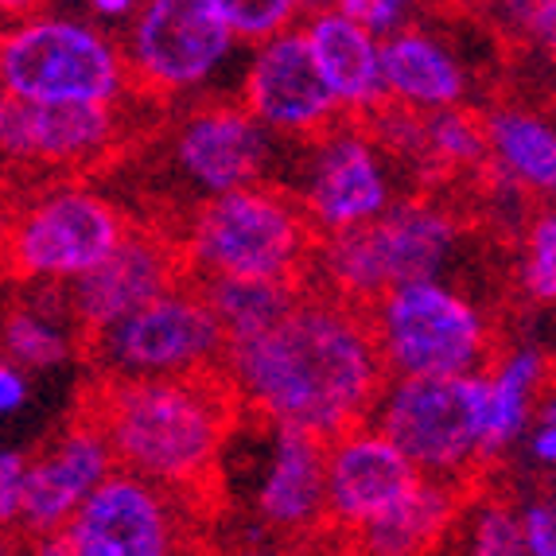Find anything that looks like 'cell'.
I'll return each mask as SVG.
<instances>
[{
    "label": "cell",
    "mask_w": 556,
    "mask_h": 556,
    "mask_svg": "<svg viewBox=\"0 0 556 556\" xmlns=\"http://www.w3.org/2000/svg\"><path fill=\"white\" fill-rule=\"evenodd\" d=\"M459 245L464 230L447 206L405 195L378 223L316 241L307 261V273H316L319 280L312 292L366 312L390 288L444 280Z\"/></svg>",
    "instance_id": "3957f363"
},
{
    "label": "cell",
    "mask_w": 556,
    "mask_h": 556,
    "mask_svg": "<svg viewBox=\"0 0 556 556\" xmlns=\"http://www.w3.org/2000/svg\"><path fill=\"white\" fill-rule=\"evenodd\" d=\"M334 9L343 12L346 20H354L358 28L370 31L378 43H386V39L397 36V31L413 28V20H417V9L405 4V0H339Z\"/></svg>",
    "instance_id": "4dcf8cb0"
},
{
    "label": "cell",
    "mask_w": 556,
    "mask_h": 556,
    "mask_svg": "<svg viewBox=\"0 0 556 556\" xmlns=\"http://www.w3.org/2000/svg\"><path fill=\"white\" fill-rule=\"evenodd\" d=\"M129 226L110 195L86 184H55L12 211L0 233V261L36 288H66L98 269Z\"/></svg>",
    "instance_id": "52a82bcc"
},
{
    "label": "cell",
    "mask_w": 556,
    "mask_h": 556,
    "mask_svg": "<svg viewBox=\"0 0 556 556\" xmlns=\"http://www.w3.org/2000/svg\"><path fill=\"white\" fill-rule=\"evenodd\" d=\"M28 397H31L28 374L0 358V417H16L20 408L28 405Z\"/></svg>",
    "instance_id": "d590c367"
},
{
    "label": "cell",
    "mask_w": 556,
    "mask_h": 556,
    "mask_svg": "<svg viewBox=\"0 0 556 556\" xmlns=\"http://www.w3.org/2000/svg\"><path fill=\"white\" fill-rule=\"evenodd\" d=\"M195 288L203 292L214 324L223 327L226 346L269 331L304 292V285H288V280H203Z\"/></svg>",
    "instance_id": "d4e9b609"
},
{
    "label": "cell",
    "mask_w": 556,
    "mask_h": 556,
    "mask_svg": "<svg viewBox=\"0 0 556 556\" xmlns=\"http://www.w3.org/2000/svg\"><path fill=\"white\" fill-rule=\"evenodd\" d=\"M129 102V98H125ZM125 102L117 105H12L0 149L39 172H83L121 144Z\"/></svg>",
    "instance_id": "e0dca14e"
},
{
    "label": "cell",
    "mask_w": 556,
    "mask_h": 556,
    "mask_svg": "<svg viewBox=\"0 0 556 556\" xmlns=\"http://www.w3.org/2000/svg\"><path fill=\"white\" fill-rule=\"evenodd\" d=\"M307 55L319 83L346 121H370L386 110V83H381V43L354 20H346L334 4L304 9L300 20Z\"/></svg>",
    "instance_id": "d6986e66"
},
{
    "label": "cell",
    "mask_w": 556,
    "mask_h": 556,
    "mask_svg": "<svg viewBox=\"0 0 556 556\" xmlns=\"http://www.w3.org/2000/svg\"><path fill=\"white\" fill-rule=\"evenodd\" d=\"M0 346L4 362L16 370H55L75 354V324L55 304H43V288L39 296L20 300L0 319Z\"/></svg>",
    "instance_id": "484cf974"
},
{
    "label": "cell",
    "mask_w": 556,
    "mask_h": 556,
    "mask_svg": "<svg viewBox=\"0 0 556 556\" xmlns=\"http://www.w3.org/2000/svg\"><path fill=\"white\" fill-rule=\"evenodd\" d=\"M324 447V440H312L292 428H269V455L253 494V506L265 526L300 533L327 518Z\"/></svg>",
    "instance_id": "44dd1931"
},
{
    "label": "cell",
    "mask_w": 556,
    "mask_h": 556,
    "mask_svg": "<svg viewBox=\"0 0 556 556\" xmlns=\"http://www.w3.org/2000/svg\"><path fill=\"white\" fill-rule=\"evenodd\" d=\"M386 378H475L494 358V327L452 280L390 288L366 312Z\"/></svg>",
    "instance_id": "8992f818"
},
{
    "label": "cell",
    "mask_w": 556,
    "mask_h": 556,
    "mask_svg": "<svg viewBox=\"0 0 556 556\" xmlns=\"http://www.w3.org/2000/svg\"><path fill=\"white\" fill-rule=\"evenodd\" d=\"M117 471L110 444L98 432L90 417H78L66 425L36 459H28L24 471V494H20L16 529L31 541L63 538L71 518L86 498Z\"/></svg>",
    "instance_id": "2e32d148"
},
{
    "label": "cell",
    "mask_w": 556,
    "mask_h": 556,
    "mask_svg": "<svg viewBox=\"0 0 556 556\" xmlns=\"http://www.w3.org/2000/svg\"><path fill=\"white\" fill-rule=\"evenodd\" d=\"M24 471H28V459L20 452H12V447H0V533L16 529V521H20Z\"/></svg>",
    "instance_id": "d6a6232c"
},
{
    "label": "cell",
    "mask_w": 556,
    "mask_h": 556,
    "mask_svg": "<svg viewBox=\"0 0 556 556\" xmlns=\"http://www.w3.org/2000/svg\"><path fill=\"white\" fill-rule=\"evenodd\" d=\"M9 110H12V102L4 98V90H0V132H4V121H9Z\"/></svg>",
    "instance_id": "ab89813d"
},
{
    "label": "cell",
    "mask_w": 556,
    "mask_h": 556,
    "mask_svg": "<svg viewBox=\"0 0 556 556\" xmlns=\"http://www.w3.org/2000/svg\"><path fill=\"white\" fill-rule=\"evenodd\" d=\"M0 556H24V545L9 533H0Z\"/></svg>",
    "instance_id": "f35d334b"
},
{
    "label": "cell",
    "mask_w": 556,
    "mask_h": 556,
    "mask_svg": "<svg viewBox=\"0 0 556 556\" xmlns=\"http://www.w3.org/2000/svg\"><path fill=\"white\" fill-rule=\"evenodd\" d=\"M86 417L110 444L117 471L167 494L199 491L226 452L233 393L223 374L160 381H102Z\"/></svg>",
    "instance_id": "7a4b0ae2"
},
{
    "label": "cell",
    "mask_w": 556,
    "mask_h": 556,
    "mask_svg": "<svg viewBox=\"0 0 556 556\" xmlns=\"http://www.w3.org/2000/svg\"><path fill=\"white\" fill-rule=\"evenodd\" d=\"M417 482L420 475L405 464V455L370 425L351 428L324 447V506L346 533L393 510Z\"/></svg>",
    "instance_id": "ac0fdd59"
},
{
    "label": "cell",
    "mask_w": 556,
    "mask_h": 556,
    "mask_svg": "<svg viewBox=\"0 0 556 556\" xmlns=\"http://www.w3.org/2000/svg\"><path fill=\"white\" fill-rule=\"evenodd\" d=\"M417 167H432V172H475V167H486L482 121L467 110L420 117Z\"/></svg>",
    "instance_id": "4316f807"
},
{
    "label": "cell",
    "mask_w": 556,
    "mask_h": 556,
    "mask_svg": "<svg viewBox=\"0 0 556 556\" xmlns=\"http://www.w3.org/2000/svg\"><path fill=\"white\" fill-rule=\"evenodd\" d=\"M86 12H90V24H98V28H117V24H129L132 12H137V0H90L86 4Z\"/></svg>",
    "instance_id": "8d00e7d4"
},
{
    "label": "cell",
    "mask_w": 556,
    "mask_h": 556,
    "mask_svg": "<svg viewBox=\"0 0 556 556\" xmlns=\"http://www.w3.org/2000/svg\"><path fill=\"white\" fill-rule=\"evenodd\" d=\"M121 55L132 90L156 98L203 93L238 55L214 0H149L125 24Z\"/></svg>",
    "instance_id": "8fae6325"
},
{
    "label": "cell",
    "mask_w": 556,
    "mask_h": 556,
    "mask_svg": "<svg viewBox=\"0 0 556 556\" xmlns=\"http://www.w3.org/2000/svg\"><path fill=\"white\" fill-rule=\"evenodd\" d=\"M24 556H83L66 538H47V541H31Z\"/></svg>",
    "instance_id": "74e56055"
},
{
    "label": "cell",
    "mask_w": 556,
    "mask_h": 556,
    "mask_svg": "<svg viewBox=\"0 0 556 556\" xmlns=\"http://www.w3.org/2000/svg\"><path fill=\"white\" fill-rule=\"evenodd\" d=\"M176 285H184L179 241L160 230L129 226V233L113 245V253L98 269L63 288L66 316L90 343L102 331L117 327L121 319H129L132 312L172 292Z\"/></svg>",
    "instance_id": "4fadbf2b"
},
{
    "label": "cell",
    "mask_w": 556,
    "mask_h": 556,
    "mask_svg": "<svg viewBox=\"0 0 556 556\" xmlns=\"http://www.w3.org/2000/svg\"><path fill=\"white\" fill-rule=\"evenodd\" d=\"M548 358L538 346H514L491 358V370H482L486 393V420H482V459L514 447L526 437L529 420L538 413V397L545 390Z\"/></svg>",
    "instance_id": "cb8c5ba5"
},
{
    "label": "cell",
    "mask_w": 556,
    "mask_h": 556,
    "mask_svg": "<svg viewBox=\"0 0 556 556\" xmlns=\"http://www.w3.org/2000/svg\"><path fill=\"white\" fill-rule=\"evenodd\" d=\"M218 374L265 428L324 444L366 425L386 386L366 316L307 285L280 324L226 346Z\"/></svg>",
    "instance_id": "6da1fadb"
},
{
    "label": "cell",
    "mask_w": 556,
    "mask_h": 556,
    "mask_svg": "<svg viewBox=\"0 0 556 556\" xmlns=\"http://www.w3.org/2000/svg\"><path fill=\"white\" fill-rule=\"evenodd\" d=\"M518 538L526 556H556V510L553 502H529L518 514Z\"/></svg>",
    "instance_id": "1f68e13d"
},
{
    "label": "cell",
    "mask_w": 556,
    "mask_h": 556,
    "mask_svg": "<svg viewBox=\"0 0 556 556\" xmlns=\"http://www.w3.org/2000/svg\"><path fill=\"white\" fill-rule=\"evenodd\" d=\"M514 16H521V31H526L533 43H545L553 47L556 36V4L553 0H538V4H510Z\"/></svg>",
    "instance_id": "e575fe53"
},
{
    "label": "cell",
    "mask_w": 556,
    "mask_h": 556,
    "mask_svg": "<svg viewBox=\"0 0 556 556\" xmlns=\"http://www.w3.org/2000/svg\"><path fill=\"white\" fill-rule=\"evenodd\" d=\"M172 172L199 203L230 195L241 187L269 184L280 167V140L261 129L238 102L211 98L187 110L167 140Z\"/></svg>",
    "instance_id": "7c38bea8"
},
{
    "label": "cell",
    "mask_w": 556,
    "mask_h": 556,
    "mask_svg": "<svg viewBox=\"0 0 556 556\" xmlns=\"http://www.w3.org/2000/svg\"><path fill=\"white\" fill-rule=\"evenodd\" d=\"M521 292L533 304H553L556 300V218L553 211H541L529 218L526 245H521Z\"/></svg>",
    "instance_id": "f1b7e54d"
},
{
    "label": "cell",
    "mask_w": 556,
    "mask_h": 556,
    "mask_svg": "<svg viewBox=\"0 0 556 556\" xmlns=\"http://www.w3.org/2000/svg\"><path fill=\"white\" fill-rule=\"evenodd\" d=\"M467 556H526L518 538V514L502 502L482 506L471 521V545Z\"/></svg>",
    "instance_id": "f546056e"
},
{
    "label": "cell",
    "mask_w": 556,
    "mask_h": 556,
    "mask_svg": "<svg viewBox=\"0 0 556 556\" xmlns=\"http://www.w3.org/2000/svg\"><path fill=\"white\" fill-rule=\"evenodd\" d=\"M459 498L464 486L420 479L393 510L351 529V556H428L459 514Z\"/></svg>",
    "instance_id": "7402d4cb"
},
{
    "label": "cell",
    "mask_w": 556,
    "mask_h": 556,
    "mask_svg": "<svg viewBox=\"0 0 556 556\" xmlns=\"http://www.w3.org/2000/svg\"><path fill=\"white\" fill-rule=\"evenodd\" d=\"M526 447H529V459L541 467H553L556 464V405L553 397L541 401V413H533L526 428Z\"/></svg>",
    "instance_id": "836d02e7"
},
{
    "label": "cell",
    "mask_w": 556,
    "mask_h": 556,
    "mask_svg": "<svg viewBox=\"0 0 556 556\" xmlns=\"http://www.w3.org/2000/svg\"><path fill=\"white\" fill-rule=\"evenodd\" d=\"M0 90L12 105H117L132 93L121 39L71 12L0 28Z\"/></svg>",
    "instance_id": "277c9868"
},
{
    "label": "cell",
    "mask_w": 556,
    "mask_h": 556,
    "mask_svg": "<svg viewBox=\"0 0 556 556\" xmlns=\"http://www.w3.org/2000/svg\"><path fill=\"white\" fill-rule=\"evenodd\" d=\"M214 12L238 47H261L300 28L304 4H292V0H214Z\"/></svg>",
    "instance_id": "83f0119b"
},
{
    "label": "cell",
    "mask_w": 556,
    "mask_h": 556,
    "mask_svg": "<svg viewBox=\"0 0 556 556\" xmlns=\"http://www.w3.org/2000/svg\"><path fill=\"white\" fill-rule=\"evenodd\" d=\"M238 105L269 137L296 140V144L324 137L339 121H346L331 102L327 86L319 83L300 28L253 47L241 75Z\"/></svg>",
    "instance_id": "5bb4252c"
},
{
    "label": "cell",
    "mask_w": 556,
    "mask_h": 556,
    "mask_svg": "<svg viewBox=\"0 0 556 556\" xmlns=\"http://www.w3.org/2000/svg\"><path fill=\"white\" fill-rule=\"evenodd\" d=\"M179 241L184 273L203 280H288L304 285L316 233L285 187L261 184L206 199L191 211Z\"/></svg>",
    "instance_id": "5b68a950"
},
{
    "label": "cell",
    "mask_w": 556,
    "mask_h": 556,
    "mask_svg": "<svg viewBox=\"0 0 556 556\" xmlns=\"http://www.w3.org/2000/svg\"><path fill=\"white\" fill-rule=\"evenodd\" d=\"M226 339L195 285H176L149 307L90 339V362L102 381L199 378L223 366Z\"/></svg>",
    "instance_id": "30bf717a"
},
{
    "label": "cell",
    "mask_w": 556,
    "mask_h": 556,
    "mask_svg": "<svg viewBox=\"0 0 556 556\" xmlns=\"http://www.w3.org/2000/svg\"><path fill=\"white\" fill-rule=\"evenodd\" d=\"M381 83L393 110L417 113V117L464 110L471 93V78L455 47H447L437 31L420 24L381 43Z\"/></svg>",
    "instance_id": "ffe728a7"
},
{
    "label": "cell",
    "mask_w": 556,
    "mask_h": 556,
    "mask_svg": "<svg viewBox=\"0 0 556 556\" xmlns=\"http://www.w3.org/2000/svg\"><path fill=\"white\" fill-rule=\"evenodd\" d=\"M63 538L83 556H179L184 518L176 494L113 471L78 506Z\"/></svg>",
    "instance_id": "9a60e30c"
},
{
    "label": "cell",
    "mask_w": 556,
    "mask_h": 556,
    "mask_svg": "<svg viewBox=\"0 0 556 556\" xmlns=\"http://www.w3.org/2000/svg\"><path fill=\"white\" fill-rule=\"evenodd\" d=\"M300 149L304 152L292 164L288 199L300 206L316 241L378 223L401 199L397 164L374 144L358 121H339Z\"/></svg>",
    "instance_id": "9c48e42d"
},
{
    "label": "cell",
    "mask_w": 556,
    "mask_h": 556,
    "mask_svg": "<svg viewBox=\"0 0 556 556\" xmlns=\"http://www.w3.org/2000/svg\"><path fill=\"white\" fill-rule=\"evenodd\" d=\"M486 393L475 378H386L366 425L390 440L405 464L432 482L464 486L482 464Z\"/></svg>",
    "instance_id": "ba28073f"
},
{
    "label": "cell",
    "mask_w": 556,
    "mask_h": 556,
    "mask_svg": "<svg viewBox=\"0 0 556 556\" xmlns=\"http://www.w3.org/2000/svg\"><path fill=\"white\" fill-rule=\"evenodd\" d=\"M482 121L486 167L510 179L526 195H548L556 184L553 121L533 105H494Z\"/></svg>",
    "instance_id": "603a6c76"
}]
</instances>
